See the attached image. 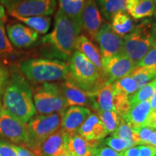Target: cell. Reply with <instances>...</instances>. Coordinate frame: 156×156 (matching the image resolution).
Listing matches in <instances>:
<instances>
[{"instance_id":"cell-8","label":"cell","mask_w":156,"mask_h":156,"mask_svg":"<svg viewBox=\"0 0 156 156\" xmlns=\"http://www.w3.org/2000/svg\"><path fill=\"white\" fill-rule=\"evenodd\" d=\"M11 16H48L53 14L56 0H0Z\"/></svg>"},{"instance_id":"cell-1","label":"cell","mask_w":156,"mask_h":156,"mask_svg":"<svg viewBox=\"0 0 156 156\" xmlns=\"http://www.w3.org/2000/svg\"><path fill=\"white\" fill-rule=\"evenodd\" d=\"M2 109L20 122L28 123L36 113L33 90L19 74L9 77L2 93Z\"/></svg>"},{"instance_id":"cell-43","label":"cell","mask_w":156,"mask_h":156,"mask_svg":"<svg viewBox=\"0 0 156 156\" xmlns=\"http://www.w3.org/2000/svg\"><path fill=\"white\" fill-rule=\"evenodd\" d=\"M148 145L156 147V130H154L148 139Z\"/></svg>"},{"instance_id":"cell-29","label":"cell","mask_w":156,"mask_h":156,"mask_svg":"<svg viewBox=\"0 0 156 156\" xmlns=\"http://www.w3.org/2000/svg\"><path fill=\"white\" fill-rule=\"evenodd\" d=\"M112 83L116 92L125 94L129 97H131L134 93L137 91L136 82L129 75L120 78Z\"/></svg>"},{"instance_id":"cell-35","label":"cell","mask_w":156,"mask_h":156,"mask_svg":"<svg viewBox=\"0 0 156 156\" xmlns=\"http://www.w3.org/2000/svg\"><path fill=\"white\" fill-rule=\"evenodd\" d=\"M136 65L156 71V44L145 54V56L138 62Z\"/></svg>"},{"instance_id":"cell-36","label":"cell","mask_w":156,"mask_h":156,"mask_svg":"<svg viewBox=\"0 0 156 156\" xmlns=\"http://www.w3.org/2000/svg\"><path fill=\"white\" fill-rule=\"evenodd\" d=\"M93 152L98 156H122V152L119 153V152L115 151L112 148L102 145L101 142L95 148Z\"/></svg>"},{"instance_id":"cell-23","label":"cell","mask_w":156,"mask_h":156,"mask_svg":"<svg viewBox=\"0 0 156 156\" xmlns=\"http://www.w3.org/2000/svg\"><path fill=\"white\" fill-rule=\"evenodd\" d=\"M113 30L117 35L124 38L134 30L136 23L133 19L126 13V11H121L116 13L111 20Z\"/></svg>"},{"instance_id":"cell-37","label":"cell","mask_w":156,"mask_h":156,"mask_svg":"<svg viewBox=\"0 0 156 156\" xmlns=\"http://www.w3.org/2000/svg\"><path fill=\"white\" fill-rule=\"evenodd\" d=\"M0 156H16L13 144L0 139Z\"/></svg>"},{"instance_id":"cell-26","label":"cell","mask_w":156,"mask_h":156,"mask_svg":"<svg viewBox=\"0 0 156 156\" xmlns=\"http://www.w3.org/2000/svg\"><path fill=\"white\" fill-rule=\"evenodd\" d=\"M85 2V0H58V9L80 24Z\"/></svg>"},{"instance_id":"cell-12","label":"cell","mask_w":156,"mask_h":156,"mask_svg":"<svg viewBox=\"0 0 156 156\" xmlns=\"http://www.w3.org/2000/svg\"><path fill=\"white\" fill-rule=\"evenodd\" d=\"M104 23L103 15L95 0H85L81 15V30L92 41H96V36Z\"/></svg>"},{"instance_id":"cell-14","label":"cell","mask_w":156,"mask_h":156,"mask_svg":"<svg viewBox=\"0 0 156 156\" xmlns=\"http://www.w3.org/2000/svg\"><path fill=\"white\" fill-rule=\"evenodd\" d=\"M58 85L65 99L67 108L70 106H83L93 109L94 95L77 86L68 76Z\"/></svg>"},{"instance_id":"cell-2","label":"cell","mask_w":156,"mask_h":156,"mask_svg":"<svg viewBox=\"0 0 156 156\" xmlns=\"http://www.w3.org/2000/svg\"><path fill=\"white\" fill-rule=\"evenodd\" d=\"M81 32L80 24L58 9L55 15L53 30L43 37L42 42L48 45L62 58L69 61Z\"/></svg>"},{"instance_id":"cell-49","label":"cell","mask_w":156,"mask_h":156,"mask_svg":"<svg viewBox=\"0 0 156 156\" xmlns=\"http://www.w3.org/2000/svg\"><path fill=\"white\" fill-rule=\"evenodd\" d=\"M64 156H66V155H64Z\"/></svg>"},{"instance_id":"cell-7","label":"cell","mask_w":156,"mask_h":156,"mask_svg":"<svg viewBox=\"0 0 156 156\" xmlns=\"http://www.w3.org/2000/svg\"><path fill=\"white\" fill-rule=\"evenodd\" d=\"M62 113L37 115L28 123L29 142L27 147L32 151L61 128Z\"/></svg>"},{"instance_id":"cell-16","label":"cell","mask_w":156,"mask_h":156,"mask_svg":"<svg viewBox=\"0 0 156 156\" xmlns=\"http://www.w3.org/2000/svg\"><path fill=\"white\" fill-rule=\"evenodd\" d=\"M91 113L90 109L86 107H68L62 114L61 129L69 136L77 134L78 129Z\"/></svg>"},{"instance_id":"cell-19","label":"cell","mask_w":156,"mask_h":156,"mask_svg":"<svg viewBox=\"0 0 156 156\" xmlns=\"http://www.w3.org/2000/svg\"><path fill=\"white\" fill-rule=\"evenodd\" d=\"M75 51L83 54L87 59L94 64L97 69L103 74L102 56L101 51L90 39L85 35H80L77 39L75 45Z\"/></svg>"},{"instance_id":"cell-22","label":"cell","mask_w":156,"mask_h":156,"mask_svg":"<svg viewBox=\"0 0 156 156\" xmlns=\"http://www.w3.org/2000/svg\"><path fill=\"white\" fill-rule=\"evenodd\" d=\"M100 142L89 141L78 134L69 136L68 152L73 156H90Z\"/></svg>"},{"instance_id":"cell-38","label":"cell","mask_w":156,"mask_h":156,"mask_svg":"<svg viewBox=\"0 0 156 156\" xmlns=\"http://www.w3.org/2000/svg\"><path fill=\"white\" fill-rule=\"evenodd\" d=\"M9 73L5 68L0 66V96L2 95L6 85H7V81L9 79Z\"/></svg>"},{"instance_id":"cell-45","label":"cell","mask_w":156,"mask_h":156,"mask_svg":"<svg viewBox=\"0 0 156 156\" xmlns=\"http://www.w3.org/2000/svg\"><path fill=\"white\" fill-rule=\"evenodd\" d=\"M2 109V102H1V96H0V114H1Z\"/></svg>"},{"instance_id":"cell-33","label":"cell","mask_w":156,"mask_h":156,"mask_svg":"<svg viewBox=\"0 0 156 156\" xmlns=\"http://www.w3.org/2000/svg\"><path fill=\"white\" fill-rule=\"evenodd\" d=\"M154 130L146 126L134 129V145H148V139Z\"/></svg>"},{"instance_id":"cell-39","label":"cell","mask_w":156,"mask_h":156,"mask_svg":"<svg viewBox=\"0 0 156 156\" xmlns=\"http://www.w3.org/2000/svg\"><path fill=\"white\" fill-rule=\"evenodd\" d=\"M139 147V156H156V147L150 145H142Z\"/></svg>"},{"instance_id":"cell-21","label":"cell","mask_w":156,"mask_h":156,"mask_svg":"<svg viewBox=\"0 0 156 156\" xmlns=\"http://www.w3.org/2000/svg\"><path fill=\"white\" fill-rule=\"evenodd\" d=\"M125 11L132 18L140 20L155 14L153 0H126Z\"/></svg>"},{"instance_id":"cell-11","label":"cell","mask_w":156,"mask_h":156,"mask_svg":"<svg viewBox=\"0 0 156 156\" xmlns=\"http://www.w3.org/2000/svg\"><path fill=\"white\" fill-rule=\"evenodd\" d=\"M123 118L133 129L146 126L156 129V111L152 109L150 101L131 106Z\"/></svg>"},{"instance_id":"cell-15","label":"cell","mask_w":156,"mask_h":156,"mask_svg":"<svg viewBox=\"0 0 156 156\" xmlns=\"http://www.w3.org/2000/svg\"><path fill=\"white\" fill-rule=\"evenodd\" d=\"M69 135L61 128L32 150L36 156H64L68 152Z\"/></svg>"},{"instance_id":"cell-27","label":"cell","mask_w":156,"mask_h":156,"mask_svg":"<svg viewBox=\"0 0 156 156\" xmlns=\"http://www.w3.org/2000/svg\"><path fill=\"white\" fill-rule=\"evenodd\" d=\"M95 113L102 122L106 135L112 134L116 131L123 118L122 116H121L114 111L98 112Z\"/></svg>"},{"instance_id":"cell-41","label":"cell","mask_w":156,"mask_h":156,"mask_svg":"<svg viewBox=\"0 0 156 156\" xmlns=\"http://www.w3.org/2000/svg\"><path fill=\"white\" fill-rule=\"evenodd\" d=\"M140 147H132L122 152V156H139Z\"/></svg>"},{"instance_id":"cell-24","label":"cell","mask_w":156,"mask_h":156,"mask_svg":"<svg viewBox=\"0 0 156 156\" xmlns=\"http://www.w3.org/2000/svg\"><path fill=\"white\" fill-rule=\"evenodd\" d=\"M12 17L40 34H46L50 29L51 23V18L49 16L23 17L13 15Z\"/></svg>"},{"instance_id":"cell-42","label":"cell","mask_w":156,"mask_h":156,"mask_svg":"<svg viewBox=\"0 0 156 156\" xmlns=\"http://www.w3.org/2000/svg\"><path fill=\"white\" fill-rule=\"evenodd\" d=\"M150 103H151V106L152 109L156 111V78H155V87H154V93L153 97L150 101Z\"/></svg>"},{"instance_id":"cell-34","label":"cell","mask_w":156,"mask_h":156,"mask_svg":"<svg viewBox=\"0 0 156 156\" xmlns=\"http://www.w3.org/2000/svg\"><path fill=\"white\" fill-rule=\"evenodd\" d=\"M101 143L103 145L112 148L115 151L119 152V153H122L128 149L126 142L124 140L119 137H115L114 136L106 138V140H103V142Z\"/></svg>"},{"instance_id":"cell-9","label":"cell","mask_w":156,"mask_h":156,"mask_svg":"<svg viewBox=\"0 0 156 156\" xmlns=\"http://www.w3.org/2000/svg\"><path fill=\"white\" fill-rule=\"evenodd\" d=\"M0 136L6 141L27 147L29 142L28 123L17 119L2 109L0 114Z\"/></svg>"},{"instance_id":"cell-46","label":"cell","mask_w":156,"mask_h":156,"mask_svg":"<svg viewBox=\"0 0 156 156\" xmlns=\"http://www.w3.org/2000/svg\"><path fill=\"white\" fill-rule=\"evenodd\" d=\"M154 4H155V15L156 17V0H153Z\"/></svg>"},{"instance_id":"cell-13","label":"cell","mask_w":156,"mask_h":156,"mask_svg":"<svg viewBox=\"0 0 156 156\" xmlns=\"http://www.w3.org/2000/svg\"><path fill=\"white\" fill-rule=\"evenodd\" d=\"M102 64L107 83H112L128 75L136 66L131 58L124 54L102 59Z\"/></svg>"},{"instance_id":"cell-18","label":"cell","mask_w":156,"mask_h":156,"mask_svg":"<svg viewBox=\"0 0 156 156\" xmlns=\"http://www.w3.org/2000/svg\"><path fill=\"white\" fill-rule=\"evenodd\" d=\"M77 134L89 141L96 142H100L107 136L102 122L96 113H91L78 129Z\"/></svg>"},{"instance_id":"cell-44","label":"cell","mask_w":156,"mask_h":156,"mask_svg":"<svg viewBox=\"0 0 156 156\" xmlns=\"http://www.w3.org/2000/svg\"><path fill=\"white\" fill-rule=\"evenodd\" d=\"M5 17V7L0 4V20Z\"/></svg>"},{"instance_id":"cell-20","label":"cell","mask_w":156,"mask_h":156,"mask_svg":"<svg viewBox=\"0 0 156 156\" xmlns=\"http://www.w3.org/2000/svg\"><path fill=\"white\" fill-rule=\"evenodd\" d=\"M93 109L95 112H115V93L113 83H106L95 93Z\"/></svg>"},{"instance_id":"cell-4","label":"cell","mask_w":156,"mask_h":156,"mask_svg":"<svg viewBox=\"0 0 156 156\" xmlns=\"http://www.w3.org/2000/svg\"><path fill=\"white\" fill-rule=\"evenodd\" d=\"M20 69L29 80L38 83L63 80L69 75V63L58 59L30 58L21 62Z\"/></svg>"},{"instance_id":"cell-5","label":"cell","mask_w":156,"mask_h":156,"mask_svg":"<svg viewBox=\"0 0 156 156\" xmlns=\"http://www.w3.org/2000/svg\"><path fill=\"white\" fill-rule=\"evenodd\" d=\"M69 75L77 86L94 95L107 83L104 75L83 54L75 51L69 63Z\"/></svg>"},{"instance_id":"cell-30","label":"cell","mask_w":156,"mask_h":156,"mask_svg":"<svg viewBox=\"0 0 156 156\" xmlns=\"http://www.w3.org/2000/svg\"><path fill=\"white\" fill-rule=\"evenodd\" d=\"M134 129L129 125L124 118H122L118 128L112 134V136L124 140L126 142V145L129 149L135 145L134 141Z\"/></svg>"},{"instance_id":"cell-48","label":"cell","mask_w":156,"mask_h":156,"mask_svg":"<svg viewBox=\"0 0 156 156\" xmlns=\"http://www.w3.org/2000/svg\"><path fill=\"white\" fill-rule=\"evenodd\" d=\"M66 156H73V155H70V154H69V153H68V154H67V155H66Z\"/></svg>"},{"instance_id":"cell-17","label":"cell","mask_w":156,"mask_h":156,"mask_svg":"<svg viewBox=\"0 0 156 156\" xmlns=\"http://www.w3.org/2000/svg\"><path fill=\"white\" fill-rule=\"evenodd\" d=\"M6 29L9 41L17 48L28 47L36 41L38 37L36 31L20 23L8 25Z\"/></svg>"},{"instance_id":"cell-6","label":"cell","mask_w":156,"mask_h":156,"mask_svg":"<svg viewBox=\"0 0 156 156\" xmlns=\"http://www.w3.org/2000/svg\"><path fill=\"white\" fill-rule=\"evenodd\" d=\"M33 101L38 115L62 113L67 108L58 84L41 83L33 90Z\"/></svg>"},{"instance_id":"cell-32","label":"cell","mask_w":156,"mask_h":156,"mask_svg":"<svg viewBox=\"0 0 156 156\" xmlns=\"http://www.w3.org/2000/svg\"><path fill=\"white\" fill-rule=\"evenodd\" d=\"M5 17L0 20V56L11 55L14 52L13 46L6 34Z\"/></svg>"},{"instance_id":"cell-31","label":"cell","mask_w":156,"mask_h":156,"mask_svg":"<svg viewBox=\"0 0 156 156\" xmlns=\"http://www.w3.org/2000/svg\"><path fill=\"white\" fill-rule=\"evenodd\" d=\"M155 79L150 82L145 86L138 90L134 93L131 97H129L130 106H133L136 103L143 102L146 101H151L154 93V87H155Z\"/></svg>"},{"instance_id":"cell-40","label":"cell","mask_w":156,"mask_h":156,"mask_svg":"<svg viewBox=\"0 0 156 156\" xmlns=\"http://www.w3.org/2000/svg\"><path fill=\"white\" fill-rule=\"evenodd\" d=\"M16 156H36L34 152L25 146L13 145Z\"/></svg>"},{"instance_id":"cell-47","label":"cell","mask_w":156,"mask_h":156,"mask_svg":"<svg viewBox=\"0 0 156 156\" xmlns=\"http://www.w3.org/2000/svg\"><path fill=\"white\" fill-rule=\"evenodd\" d=\"M90 156H98V155H96V154H95V153H94V152H93V154H92V155H91Z\"/></svg>"},{"instance_id":"cell-3","label":"cell","mask_w":156,"mask_h":156,"mask_svg":"<svg viewBox=\"0 0 156 156\" xmlns=\"http://www.w3.org/2000/svg\"><path fill=\"white\" fill-rule=\"evenodd\" d=\"M156 44V23L145 19L136 23L134 30L123 38V52L137 64Z\"/></svg>"},{"instance_id":"cell-28","label":"cell","mask_w":156,"mask_h":156,"mask_svg":"<svg viewBox=\"0 0 156 156\" xmlns=\"http://www.w3.org/2000/svg\"><path fill=\"white\" fill-rule=\"evenodd\" d=\"M128 75L131 76L135 80L137 90L156 77V71L147 67L136 65Z\"/></svg>"},{"instance_id":"cell-25","label":"cell","mask_w":156,"mask_h":156,"mask_svg":"<svg viewBox=\"0 0 156 156\" xmlns=\"http://www.w3.org/2000/svg\"><path fill=\"white\" fill-rule=\"evenodd\" d=\"M126 0H95L103 17L111 21L116 13L125 11Z\"/></svg>"},{"instance_id":"cell-10","label":"cell","mask_w":156,"mask_h":156,"mask_svg":"<svg viewBox=\"0 0 156 156\" xmlns=\"http://www.w3.org/2000/svg\"><path fill=\"white\" fill-rule=\"evenodd\" d=\"M96 42L100 46L102 59L124 54L123 38L113 30L108 22H104L101 25L96 36Z\"/></svg>"}]
</instances>
